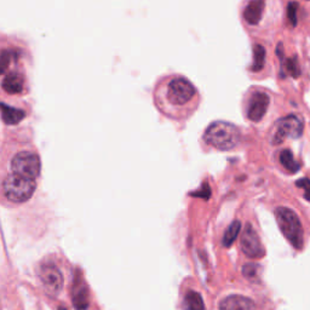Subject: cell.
Returning a JSON list of instances; mask_svg holds the SVG:
<instances>
[{
  "label": "cell",
  "instance_id": "1",
  "mask_svg": "<svg viewBox=\"0 0 310 310\" xmlns=\"http://www.w3.org/2000/svg\"><path fill=\"white\" fill-rule=\"evenodd\" d=\"M240 130L226 121H216L206 129L204 139L208 144L218 151H231L239 144Z\"/></svg>",
  "mask_w": 310,
  "mask_h": 310
},
{
  "label": "cell",
  "instance_id": "2",
  "mask_svg": "<svg viewBox=\"0 0 310 310\" xmlns=\"http://www.w3.org/2000/svg\"><path fill=\"white\" fill-rule=\"evenodd\" d=\"M275 218L280 231L290 244L296 250H302L304 245V232L297 213L291 209L280 206L275 209Z\"/></svg>",
  "mask_w": 310,
  "mask_h": 310
},
{
  "label": "cell",
  "instance_id": "3",
  "mask_svg": "<svg viewBox=\"0 0 310 310\" xmlns=\"http://www.w3.org/2000/svg\"><path fill=\"white\" fill-rule=\"evenodd\" d=\"M35 181L25 176L11 173L3 182V192L9 201L15 204L28 201L35 192Z\"/></svg>",
  "mask_w": 310,
  "mask_h": 310
},
{
  "label": "cell",
  "instance_id": "4",
  "mask_svg": "<svg viewBox=\"0 0 310 310\" xmlns=\"http://www.w3.org/2000/svg\"><path fill=\"white\" fill-rule=\"evenodd\" d=\"M196 96L194 85L188 79L177 76L166 81L164 88V99L172 107H184Z\"/></svg>",
  "mask_w": 310,
  "mask_h": 310
},
{
  "label": "cell",
  "instance_id": "5",
  "mask_svg": "<svg viewBox=\"0 0 310 310\" xmlns=\"http://www.w3.org/2000/svg\"><path fill=\"white\" fill-rule=\"evenodd\" d=\"M42 162L35 153L19 152L11 160L12 173L25 176V177L35 179L40 175Z\"/></svg>",
  "mask_w": 310,
  "mask_h": 310
},
{
  "label": "cell",
  "instance_id": "6",
  "mask_svg": "<svg viewBox=\"0 0 310 310\" xmlns=\"http://www.w3.org/2000/svg\"><path fill=\"white\" fill-rule=\"evenodd\" d=\"M303 133L302 120L296 115H287L278 120L273 135V144H280L286 138H299Z\"/></svg>",
  "mask_w": 310,
  "mask_h": 310
},
{
  "label": "cell",
  "instance_id": "7",
  "mask_svg": "<svg viewBox=\"0 0 310 310\" xmlns=\"http://www.w3.org/2000/svg\"><path fill=\"white\" fill-rule=\"evenodd\" d=\"M38 274L45 292L51 297H57L63 288V275L57 266L52 263H46L40 265Z\"/></svg>",
  "mask_w": 310,
  "mask_h": 310
},
{
  "label": "cell",
  "instance_id": "8",
  "mask_svg": "<svg viewBox=\"0 0 310 310\" xmlns=\"http://www.w3.org/2000/svg\"><path fill=\"white\" fill-rule=\"evenodd\" d=\"M242 252L247 256L249 258H262L264 257L265 250L263 247L261 239L251 224H246L242 232L241 240H240Z\"/></svg>",
  "mask_w": 310,
  "mask_h": 310
},
{
  "label": "cell",
  "instance_id": "9",
  "mask_svg": "<svg viewBox=\"0 0 310 310\" xmlns=\"http://www.w3.org/2000/svg\"><path fill=\"white\" fill-rule=\"evenodd\" d=\"M271 98L265 92L257 91L251 96L247 106V118L253 122H258L263 119L268 111Z\"/></svg>",
  "mask_w": 310,
  "mask_h": 310
},
{
  "label": "cell",
  "instance_id": "10",
  "mask_svg": "<svg viewBox=\"0 0 310 310\" xmlns=\"http://www.w3.org/2000/svg\"><path fill=\"white\" fill-rule=\"evenodd\" d=\"M219 310H256V304L252 299L234 295L219 303Z\"/></svg>",
  "mask_w": 310,
  "mask_h": 310
},
{
  "label": "cell",
  "instance_id": "11",
  "mask_svg": "<svg viewBox=\"0 0 310 310\" xmlns=\"http://www.w3.org/2000/svg\"><path fill=\"white\" fill-rule=\"evenodd\" d=\"M264 0H250L244 10V18L249 25H258L264 10Z\"/></svg>",
  "mask_w": 310,
  "mask_h": 310
},
{
  "label": "cell",
  "instance_id": "12",
  "mask_svg": "<svg viewBox=\"0 0 310 310\" xmlns=\"http://www.w3.org/2000/svg\"><path fill=\"white\" fill-rule=\"evenodd\" d=\"M26 114L22 109H17L13 108V107H10L5 103L2 105V118L3 121L8 125H16L18 124L21 120H23Z\"/></svg>",
  "mask_w": 310,
  "mask_h": 310
},
{
  "label": "cell",
  "instance_id": "13",
  "mask_svg": "<svg viewBox=\"0 0 310 310\" xmlns=\"http://www.w3.org/2000/svg\"><path fill=\"white\" fill-rule=\"evenodd\" d=\"M73 304L76 310H86L89 308V292L85 285L79 284L74 286Z\"/></svg>",
  "mask_w": 310,
  "mask_h": 310
},
{
  "label": "cell",
  "instance_id": "14",
  "mask_svg": "<svg viewBox=\"0 0 310 310\" xmlns=\"http://www.w3.org/2000/svg\"><path fill=\"white\" fill-rule=\"evenodd\" d=\"M3 89L9 93H19L23 89V78L18 73H10L3 80Z\"/></svg>",
  "mask_w": 310,
  "mask_h": 310
},
{
  "label": "cell",
  "instance_id": "15",
  "mask_svg": "<svg viewBox=\"0 0 310 310\" xmlns=\"http://www.w3.org/2000/svg\"><path fill=\"white\" fill-rule=\"evenodd\" d=\"M184 310H205V304L200 293L189 291L187 292L184 301H183Z\"/></svg>",
  "mask_w": 310,
  "mask_h": 310
},
{
  "label": "cell",
  "instance_id": "16",
  "mask_svg": "<svg viewBox=\"0 0 310 310\" xmlns=\"http://www.w3.org/2000/svg\"><path fill=\"white\" fill-rule=\"evenodd\" d=\"M280 162L290 173L298 172L299 169H301V164L295 159L292 152L288 151V149H285V151L280 153Z\"/></svg>",
  "mask_w": 310,
  "mask_h": 310
},
{
  "label": "cell",
  "instance_id": "17",
  "mask_svg": "<svg viewBox=\"0 0 310 310\" xmlns=\"http://www.w3.org/2000/svg\"><path fill=\"white\" fill-rule=\"evenodd\" d=\"M285 74H290L292 78L297 79L301 76V66H299L297 56H292V57L286 58L282 62V76Z\"/></svg>",
  "mask_w": 310,
  "mask_h": 310
},
{
  "label": "cell",
  "instance_id": "18",
  "mask_svg": "<svg viewBox=\"0 0 310 310\" xmlns=\"http://www.w3.org/2000/svg\"><path fill=\"white\" fill-rule=\"evenodd\" d=\"M240 231H241V223L239 221L233 222L225 231L224 236H223V246H224V247H231V245L235 241V239L238 238Z\"/></svg>",
  "mask_w": 310,
  "mask_h": 310
},
{
  "label": "cell",
  "instance_id": "19",
  "mask_svg": "<svg viewBox=\"0 0 310 310\" xmlns=\"http://www.w3.org/2000/svg\"><path fill=\"white\" fill-rule=\"evenodd\" d=\"M265 63V49L262 45H255L253 49V63L251 69L253 72L262 71Z\"/></svg>",
  "mask_w": 310,
  "mask_h": 310
},
{
  "label": "cell",
  "instance_id": "20",
  "mask_svg": "<svg viewBox=\"0 0 310 310\" xmlns=\"http://www.w3.org/2000/svg\"><path fill=\"white\" fill-rule=\"evenodd\" d=\"M261 265L256 264V263H249V264H245L244 268H242V274H244L246 279L256 281V280H258L259 275H261Z\"/></svg>",
  "mask_w": 310,
  "mask_h": 310
},
{
  "label": "cell",
  "instance_id": "21",
  "mask_svg": "<svg viewBox=\"0 0 310 310\" xmlns=\"http://www.w3.org/2000/svg\"><path fill=\"white\" fill-rule=\"evenodd\" d=\"M298 6H299L298 3H296V2L288 3V5H287V18L292 27H296L298 23V18H297Z\"/></svg>",
  "mask_w": 310,
  "mask_h": 310
},
{
  "label": "cell",
  "instance_id": "22",
  "mask_svg": "<svg viewBox=\"0 0 310 310\" xmlns=\"http://www.w3.org/2000/svg\"><path fill=\"white\" fill-rule=\"evenodd\" d=\"M296 185L298 188L303 189L304 192V198L310 201V179L309 178H301L299 181L296 182Z\"/></svg>",
  "mask_w": 310,
  "mask_h": 310
},
{
  "label": "cell",
  "instance_id": "23",
  "mask_svg": "<svg viewBox=\"0 0 310 310\" xmlns=\"http://www.w3.org/2000/svg\"><path fill=\"white\" fill-rule=\"evenodd\" d=\"M10 61H11V52H9V51H6V50H4V51L2 52V57H0V68H2L3 74H4L6 68L9 67Z\"/></svg>",
  "mask_w": 310,
  "mask_h": 310
},
{
  "label": "cell",
  "instance_id": "24",
  "mask_svg": "<svg viewBox=\"0 0 310 310\" xmlns=\"http://www.w3.org/2000/svg\"><path fill=\"white\" fill-rule=\"evenodd\" d=\"M58 310H68V309H66V308H63V306H61V308H58Z\"/></svg>",
  "mask_w": 310,
  "mask_h": 310
}]
</instances>
